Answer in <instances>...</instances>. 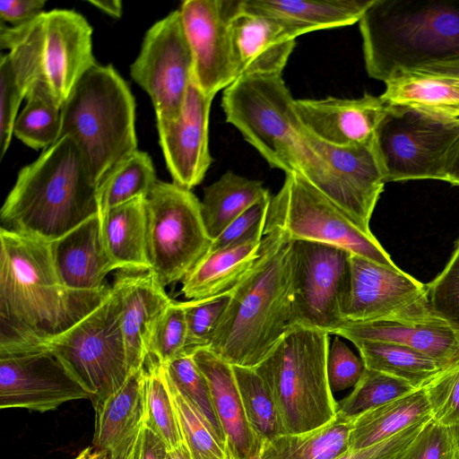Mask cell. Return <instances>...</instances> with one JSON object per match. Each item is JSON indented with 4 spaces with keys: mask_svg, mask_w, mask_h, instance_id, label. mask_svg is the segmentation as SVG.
<instances>
[{
    "mask_svg": "<svg viewBox=\"0 0 459 459\" xmlns=\"http://www.w3.org/2000/svg\"><path fill=\"white\" fill-rule=\"evenodd\" d=\"M329 335L293 325L255 368L272 393L287 434L310 431L336 418L327 377Z\"/></svg>",
    "mask_w": 459,
    "mask_h": 459,
    "instance_id": "8992f818",
    "label": "cell"
},
{
    "mask_svg": "<svg viewBox=\"0 0 459 459\" xmlns=\"http://www.w3.org/2000/svg\"><path fill=\"white\" fill-rule=\"evenodd\" d=\"M146 212L151 270L164 287L182 281L212 245L201 201L191 190L158 180L146 197Z\"/></svg>",
    "mask_w": 459,
    "mask_h": 459,
    "instance_id": "7c38bea8",
    "label": "cell"
},
{
    "mask_svg": "<svg viewBox=\"0 0 459 459\" xmlns=\"http://www.w3.org/2000/svg\"><path fill=\"white\" fill-rule=\"evenodd\" d=\"M230 299L229 290L215 297L185 301L188 353L209 347Z\"/></svg>",
    "mask_w": 459,
    "mask_h": 459,
    "instance_id": "ee69618b",
    "label": "cell"
},
{
    "mask_svg": "<svg viewBox=\"0 0 459 459\" xmlns=\"http://www.w3.org/2000/svg\"><path fill=\"white\" fill-rule=\"evenodd\" d=\"M365 367L347 344L336 336L327 355V377L333 393L353 387L359 380Z\"/></svg>",
    "mask_w": 459,
    "mask_h": 459,
    "instance_id": "681fc988",
    "label": "cell"
},
{
    "mask_svg": "<svg viewBox=\"0 0 459 459\" xmlns=\"http://www.w3.org/2000/svg\"><path fill=\"white\" fill-rule=\"evenodd\" d=\"M282 74L241 75L224 89L221 108L234 126L274 169L296 172L302 126Z\"/></svg>",
    "mask_w": 459,
    "mask_h": 459,
    "instance_id": "52a82bcc",
    "label": "cell"
},
{
    "mask_svg": "<svg viewBox=\"0 0 459 459\" xmlns=\"http://www.w3.org/2000/svg\"><path fill=\"white\" fill-rule=\"evenodd\" d=\"M26 105L13 125V136L34 150H46L59 137L61 106L41 82H37L26 96Z\"/></svg>",
    "mask_w": 459,
    "mask_h": 459,
    "instance_id": "8d00e7d4",
    "label": "cell"
},
{
    "mask_svg": "<svg viewBox=\"0 0 459 459\" xmlns=\"http://www.w3.org/2000/svg\"><path fill=\"white\" fill-rule=\"evenodd\" d=\"M163 367L171 383L191 402L226 445V437L213 406L208 382L196 365L193 354L186 353Z\"/></svg>",
    "mask_w": 459,
    "mask_h": 459,
    "instance_id": "b9f144b4",
    "label": "cell"
},
{
    "mask_svg": "<svg viewBox=\"0 0 459 459\" xmlns=\"http://www.w3.org/2000/svg\"><path fill=\"white\" fill-rule=\"evenodd\" d=\"M344 322H368L431 310L427 284L404 273L351 254ZM342 323V324H343Z\"/></svg>",
    "mask_w": 459,
    "mask_h": 459,
    "instance_id": "e0dca14e",
    "label": "cell"
},
{
    "mask_svg": "<svg viewBox=\"0 0 459 459\" xmlns=\"http://www.w3.org/2000/svg\"><path fill=\"white\" fill-rule=\"evenodd\" d=\"M359 23L372 79L459 75V0H373Z\"/></svg>",
    "mask_w": 459,
    "mask_h": 459,
    "instance_id": "7a4b0ae2",
    "label": "cell"
},
{
    "mask_svg": "<svg viewBox=\"0 0 459 459\" xmlns=\"http://www.w3.org/2000/svg\"><path fill=\"white\" fill-rule=\"evenodd\" d=\"M166 459H192L188 449L183 443L181 446L169 450L167 454Z\"/></svg>",
    "mask_w": 459,
    "mask_h": 459,
    "instance_id": "9f6ffc18",
    "label": "cell"
},
{
    "mask_svg": "<svg viewBox=\"0 0 459 459\" xmlns=\"http://www.w3.org/2000/svg\"><path fill=\"white\" fill-rule=\"evenodd\" d=\"M262 239L208 251L181 281L184 297L199 300L230 290L258 258Z\"/></svg>",
    "mask_w": 459,
    "mask_h": 459,
    "instance_id": "f1b7e54d",
    "label": "cell"
},
{
    "mask_svg": "<svg viewBox=\"0 0 459 459\" xmlns=\"http://www.w3.org/2000/svg\"><path fill=\"white\" fill-rule=\"evenodd\" d=\"M240 0H185L178 11L191 49L193 82L205 95L215 96L239 77L230 21Z\"/></svg>",
    "mask_w": 459,
    "mask_h": 459,
    "instance_id": "2e32d148",
    "label": "cell"
},
{
    "mask_svg": "<svg viewBox=\"0 0 459 459\" xmlns=\"http://www.w3.org/2000/svg\"><path fill=\"white\" fill-rule=\"evenodd\" d=\"M430 419V406L422 387L353 420L349 437V450L371 446Z\"/></svg>",
    "mask_w": 459,
    "mask_h": 459,
    "instance_id": "4dcf8cb0",
    "label": "cell"
},
{
    "mask_svg": "<svg viewBox=\"0 0 459 459\" xmlns=\"http://www.w3.org/2000/svg\"><path fill=\"white\" fill-rule=\"evenodd\" d=\"M88 3L113 18L122 15V2L119 0H90Z\"/></svg>",
    "mask_w": 459,
    "mask_h": 459,
    "instance_id": "11a10c76",
    "label": "cell"
},
{
    "mask_svg": "<svg viewBox=\"0 0 459 459\" xmlns=\"http://www.w3.org/2000/svg\"><path fill=\"white\" fill-rule=\"evenodd\" d=\"M232 368L247 418L263 444L287 434L272 393L255 368Z\"/></svg>",
    "mask_w": 459,
    "mask_h": 459,
    "instance_id": "f35d334b",
    "label": "cell"
},
{
    "mask_svg": "<svg viewBox=\"0 0 459 459\" xmlns=\"http://www.w3.org/2000/svg\"><path fill=\"white\" fill-rule=\"evenodd\" d=\"M166 378L183 443L192 459H230L226 445L191 402L171 383L167 375Z\"/></svg>",
    "mask_w": 459,
    "mask_h": 459,
    "instance_id": "60d3db41",
    "label": "cell"
},
{
    "mask_svg": "<svg viewBox=\"0 0 459 459\" xmlns=\"http://www.w3.org/2000/svg\"><path fill=\"white\" fill-rule=\"evenodd\" d=\"M42 80L62 107L79 80L96 65L92 28L73 10L43 13Z\"/></svg>",
    "mask_w": 459,
    "mask_h": 459,
    "instance_id": "ac0fdd59",
    "label": "cell"
},
{
    "mask_svg": "<svg viewBox=\"0 0 459 459\" xmlns=\"http://www.w3.org/2000/svg\"><path fill=\"white\" fill-rule=\"evenodd\" d=\"M292 240L264 233L259 256L230 290L209 348L232 366L255 368L291 327Z\"/></svg>",
    "mask_w": 459,
    "mask_h": 459,
    "instance_id": "3957f363",
    "label": "cell"
},
{
    "mask_svg": "<svg viewBox=\"0 0 459 459\" xmlns=\"http://www.w3.org/2000/svg\"><path fill=\"white\" fill-rule=\"evenodd\" d=\"M39 345L63 363L89 394L93 406L119 390L131 374L119 300L112 286L86 315Z\"/></svg>",
    "mask_w": 459,
    "mask_h": 459,
    "instance_id": "ba28073f",
    "label": "cell"
},
{
    "mask_svg": "<svg viewBox=\"0 0 459 459\" xmlns=\"http://www.w3.org/2000/svg\"><path fill=\"white\" fill-rule=\"evenodd\" d=\"M444 81L449 82L450 84L454 85L455 87L459 89V75H454V76H437Z\"/></svg>",
    "mask_w": 459,
    "mask_h": 459,
    "instance_id": "6f0895ef",
    "label": "cell"
},
{
    "mask_svg": "<svg viewBox=\"0 0 459 459\" xmlns=\"http://www.w3.org/2000/svg\"><path fill=\"white\" fill-rule=\"evenodd\" d=\"M431 310L459 331V239L445 268L427 284Z\"/></svg>",
    "mask_w": 459,
    "mask_h": 459,
    "instance_id": "f6af8a7d",
    "label": "cell"
},
{
    "mask_svg": "<svg viewBox=\"0 0 459 459\" xmlns=\"http://www.w3.org/2000/svg\"><path fill=\"white\" fill-rule=\"evenodd\" d=\"M185 301L171 300L157 320L148 346V357L160 365L187 352Z\"/></svg>",
    "mask_w": 459,
    "mask_h": 459,
    "instance_id": "7bdbcfd3",
    "label": "cell"
},
{
    "mask_svg": "<svg viewBox=\"0 0 459 459\" xmlns=\"http://www.w3.org/2000/svg\"><path fill=\"white\" fill-rule=\"evenodd\" d=\"M381 98L392 106L459 121V89L437 76L404 74L385 82Z\"/></svg>",
    "mask_w": 459,
    "mask_h": 459,
    "instance_id": "d6a6232c",
    "label": "cell"
},
{
    "mask_svg": "<svg viewBox=\"0 0 459 459\" xmlns=\"http://www.w3.org/2000/svg\"><path fill=\"white\" fill-rule=\"evenodd\" d=\"M424 387L437 423L459 427V362L442 370Z\"/></svg>",
    "mask_w": 459,
    "mask_h": 459,
    "instance_id": "7dc6e473",
    "label": "cell"
},
{
    "mask_svg": "<svg viewBox=\"0 0 459 459\" xmlns=\"http://www.w3.org/2000/svg\"><path fill=\"white\" fill-rule=\"evenodd\" d=\"M213 98L192 81L180 117L157 121L160 145L173 183L188 190L203 181L212 161L208 129Z\"/></svg>",
    "mask_w": 459,
    "mask_h": 459,
    "instance_id": "ffe728a7",
    "label": "cell"
},
{
    "mask_svg": "<svg viewBox=\"0 0 459 459\" xmlns=\"http://www.w3.org/2000/svg\"><path fill=\"white\" fill-rule=\"evenodd\" d=\"M418 390L398 377L365 368L352 391L337 402V416L352 421L361 414Z\"/></svg>",
    "mask_w": 459,
    "mask_h": 459,
    "instance_id": "ab89813d",
    "label": "cell"
},
{
    "mask_svg": "<svg viewBox=\"0 0 459 459\" xmlns=\"http://www.w3.org/2000/svg\"><path fill=\"white\" fill-rule=\"evenodd\" d=\"M131 373L145 365L154 325L172 300L150 270H117L113 284Z\"/></svg>",
    "mask_w": 459,
    "mask_h": 459,
    "instance_id": "603a6c76",
    "label": "cell"
},
{
    "mask_svg": "<svg viewBox=\"0 0 459 459\" xmlns=\"http://www.w3.org/2000/svg\"><path fill=\"white\" fill-rule=\"evenodd\" d=\"M158 179L147 152L136 150L120 161L98 186L99 213L138 197H147Z\"/></svg>",
    "mask_w": 459,
    "mask_h": 459,
    "instance_id": "d590c367",
    "label": "cell"
},
{
    "mask_svg": "<svg viewBox=\"0 0 459 459\" xmlns=\"http://www.w3.org/2000/svg\"><path fill=\"white\" fill-rule=\"evenodd\" d=\"M364 367L422 388L445 368L435 359L411 348L385 342L354 341Z\"/></svg>",
    "mask_w": 459,
    "mask_h": 459,
    "instance_id": "e575fe53",
    "label": "cell"
},
{
    "mask_svg": "<svg viewBox=\"0 0 459 459\" xmlns=\"http://www.w3.org/2000/svg\"><path fill=\"white\" fill-rule=\"evenodd\" d=\"M144 366L95 409L94 449L106 459H134L144 425Z\"/></svg>",
    "mask_w": 459,
    "mask_h": 459,
    "instance_id": "4316f807",
    "label": "cell"
},
{
    "mask_svg": "<svg viewBox=\"0 0 459 459\" xmlns=\"http://www.w3.org/2000/svg\"><path fill=\"white\" fill-rule=\"evenodd\" d=\"M398 459H459V427L430 419Z\"/></svg>",
    "mask_w": 459,
    "mask_h": 459,
    "instance_id": "bcb514c9",
    "label": "cell"
},
{
    "mask_svg": "<svg viewBox=\"0 0 459 459\" xmlns=\"http://www.w3.org/2000/svg\"><path fill=\"white\" fill-rule=\"evenodd\" d=\"M94 452L92 447L82 450L74 459H90Z\"/></svg>",
    "mask_w": 459,
    "mask_h": 459,
    "instance_id": "680465c9",
    "label": "cell"
},
{
    "mask_svg": "<svg viewBox=\"0 0 459 459\" xmlns=\"http://www.w3.org/2000/svg\"><path fill=\"white\" fill-rule=\"evenodd\" d=\"M107 252L116 270H150L146 197H138L100 216Z\"/></svg>",
    "mask_w": 459,
    "mask_h": 459,
    "instance_id": "f546056e",
    "label": "cell"
},
{
    "mask_svg": "<svg viewBox=\"0 0 459 459\" xmlns=\"http://www.w3.org/2000/svg\"><path fill=\"white\" fill-rule=\"evenodd\" d=\"M44 13V12H43ZM43 13L17 26L2 22L0 48V158L6 153L22 100L42 80Z\"/></svg>",
    "mask_w": 459,
    "mask_h": 459,
    "instance_id": "d6986e66",
    "label": "cell"
},
{
    "mask_svg": "<svg viewBox=\"0 0 459 459\" xmlns=\"http://www.w3.org/2000/svg\"><path fill=\"white\" fill-rule=\"evenodd\" d=\"M90 459H106L105 455L94 449V452Z\"/></svg>",
    "mask_w": 459,
    "mask_h": 459,
    "instance_id": "91938a15",
    "label": "cell"
},
{
    "mask_svg": "<svg viewBox=\"0 0 459 459\" xmlns=\"http://www.w3.org/2000/svg\"><path fill=\"white\" fill-rule=\"evenodd\" d=\"M351 253L335 246L293 240L291 326L326 331L343 323L351 284Z\"/></svg>",
    "mask_w": 459,
    "mask_h": 459,
    "instance_id": "4fadbf2b",
    "label": "cell"
},
{
    "mask_svg": "<svg viewBox=\"0 0 459 459\" xmlns=\"http://www.w3.org/2000/svg\"><path fill=\"white\" fill-rule=\"evenodd\" d=\"M50 247L56 272L67 290L98 293L108 287L104 279L116 267L104 244L100 213L50 242Z\"/></svg>",
    "mask_w": 459,
    "mask_h": 459,
    "instance_id": "d4e9b609",
    "label": "cell"
},
{
    "mask_svg": "<svg viewBox=\"0 0 459 459\" xmlns=\"http://www.w3.org/2000/svg\"><path fill=\"white\" fill-rule=\"evenodd\" d=\"M144 425L165 442L169 451L183 444L163 365L147 358L144 365Z\"/></svg>",
    "mask_w": 459,
    "mask_h": 459,
    "instance_id": "74e56055",
    "label": "cell"
},
{
    "mask_svg": "<svg viewBox=\"0 0 459 459\" xmlns=\"http://www.w3.org/2000/svg\"><path fill=\"white\" fill-rule=\"evenodd\" d=\"M97 191L76 143L62 137L19 171L2 227L53 242L99 213Z\"/></svg>",
    "mask_w": 459,
    "mask_h": 459,
    "instance_id": "277c9868",
    "label": "cell"
},
{
    "mask_svg": "<svg viewBox=\"0 0 459 459\" xmlns=\"http://www.w3.org/2000/svg\"><path fill=\"white\" fill-rule=\"evenodd\" d=\"M134 120L135 102L125 80L112 65L96 64L61 107L58 140L69 136L74 141L99 186L137 150Z\"/></svg>",
    "mask_w": 459,
    "mask_h": 459,
    "instance_id": "5b68a950",
    "label": "cell"
},
{
    "mask_svg": "<svg viewBox=\"0 0 459 459\" xmlns=\"http://www.w3.org/2000/svg\"><path fill=\"white\" fill-rule=\"evenodd\" d=\"M427 421L415 424L371 446L359 450H349L337 459H398Z\"/></svg>",
    "mask_w": 459,
    "mask_h": 459,
    "instance_id": "f907efd6",
    "label": "cell"
},
{
    "mask_svg": "<svg viewBox=\"0 0 459 459\" xmlns=\"http://www.w3.org/2000/svg\"><path fill=\"white\" fill-rule=\"evenodd\" d=\"M269 195L261 180L250 179L232 171L225 172L206 186L201 211L212 241L239 215Z\"/></svg>",
    "mask_w": 459,
    "mask_h": 459,
    "instance_id": "1f68e13d",
    "label": "cell"
},
{
    "mask_svg": "<svg viewBox=\"0 0 459 459\" xmlns=\"http://www.w3.org/2000/svg\"><path fill=\"white\" fill-rule=\"evenodd\" d=\"M169 449L160 437L143 425L134 459H166Z\"/></svg>",
    "mask_w": 459,
    "mask_h": 459,
    "instance_id": "f5cc1de1",
    "label": "cell"
},
{
    "mask_svg": "<svg viewBox=\"0 0 459 459\" xmlns=\"http://www.w3.org/2000/svg\"><path fill=\"white\" fill-rule=\"evenodd\" d=\"M445 181L453 186H459V140L452 152L446 171Z\"/></svg>",
    "mask_w": 459,
    "mask_h": 459,
    "instance_id": "db71d44e",
    "label": "cell"
},
{
    "mask_svg": "<svg viewBox=\"0 0 459 459\" xmlns=\"http://www.w3.org/2000/svg\"><path fill=\"white\" fill-rule=\"evenodd\" d=\"M458 140L459 121L390 105L377 129L373 148L385 183L445 181Z\"/></svg>",
    "mask_w": 459,
    "mask_h": 459,
    "instance_id": "30bf717a",
    "label": "cell"
},
{
    "mask_svg": "<svg viewBox=\"0 0 459 459\" xmlns=\"http://www.w3.org/2000/svg\"><path fill=\"white\" fill-rule=\"evenodd\" d=\"M89 398L63 363L43 345L0 349V408L53 411Z\"/></svg>",
    "mask_w": 459,
    "mask_h": 459,
    "instance_id": "9a60e30c",
    "label": "cell"
},
{
    "mask_svg": "<svg viewBox=\"0 0 459 459\" xmlns=\"http://www.w3.org/2000/svg\"><path fill=\"white\" fill-rule=\"evenodd\" d=\"M230 31L239 76L282 74L300 36L285 22L243 11L241 5L230 21Z\"/></svg>",
    "mask_w": 459,
    "mask_h": 459,
    "instance_id": "cb8c5ba5",
    "label": "cell"
},
{
    "mask_svg": "<svg viewBox=\"0 0 459 459\" xmlns=\"http://www.w3.org/2000/svg\"><path fill=\"white\" fill-rule=\"evenodd\" d=\"M273 230L292 241L335 246L382 265L399 268L372 232L359 227L297 172L286 173L281 189L272 196L264 232Z\"/></svg>",
    "mask_w": 459,
    "mask_h": 459,
    "instance_id": "9c48e42d",
    "label": "cell"
},
{
    "mask_svg": "<svg viewBox=\"0 0 459 459\" xmlns=\"http://www.w3.org/2000/svg\"><path fill=\"white\" fill-rule=\"evenodd\" d=\"M193 69L191 49L178 9L146 31L140 52L130 66L131 77L152 100L157 121L180 117L193 81Z\"/></svg>",
    "mask_w": 459,
    "mask_h": 459,
    "instance_id": "5bb4252c",
    "label": "cell"
},
{
    "mask_svg": "<svg viewBox=\"0 0 459 459\" xmlns=\"http://www.w3.org/2000/svg\"><path fill=\"white\" fill-rule=\"evenodd\" d=\"M351 430V421L336 415L320 428L264 442L259 459H337L349 451Z\"/></svg>",
    "mask_w": 459,
    "mask_h": 459,
    "instance_id": "836d02e7",
    "label": "cell"
},
{
    "mask_svg": "<svg viewBox=\"0 0 459 459\" xmlns=\"http://www.w3.org/2000/svg\"><path fill=\"white\" fill-rule=\"evenodd\" d=\"M350 342L377 341L403 345L444 368L459 362V331L432 310L368 322H344L330 332Z\"/></svg>",
    "mask_w": 459,
    "mask_h": 459,
    "instance_id": "44dd1931",
    "label": "cell"
},
{
    "mask_svg": "<svg viewBox=\"0 0 459 459\" xmlns=\"http://www.w3.org/2000/svg\"><path fill=\"white\" fill-rule=\"evenodd\" d=\"M271 199L272 195H267L239 215L212 241L208 251L263 238Z\"/></svg>",
    "mask_w": 459,
    "mask_h": 459,
    "instance_id": "c3c4849f",
    "label": "cell"
},
{
    "mask_svg": "<svg viewBox=\"0 0 459 459\" xmlns=\"http://www.w3.org/2000/svg\"><path fill=\"white\" fill-rule=\"evenodd\" d=\"M373 0H241L243 11L280 19L300 35L359 22Z\"/></svg>",
    "mask_w": 459,
    "mask_h": 459,
    "instance_id": "83f0119b",
    "label": "cell"
},
{
    "mask_svg": "<svg viewBox=\"0 0 459 459\" xmlns=\"http://www.w3.org/2000/svg\"><path fill=\"white\" fill-rule=\"evenodd\" d=\"M192 354L208 382L230 459H259L263 441L247 418L232 365L207 347Z\"/></svg>",
    "mask_w": 459,
    "mask_h": 459,
    "instance_id": "484cf974",
    "label": "cell"
},
{
    "mask_svg": "<svg viewBox=\"0 0 459 459\" xmlns=\"http://www.w3.org/2000/svg\"><path fill=\"white\" fill-rule=\"evenodd\" d=\"M297 173L332 201L362 230L385 184L373 144L337 146L305 129Z\"/></svg>",
    "mask_w": 459,
    "mask_h": 459,
    "instance_id": "8fae6325",
    "label": "cell"
},
{
    "mask_svg": "<svg viewBox=\"0 0 459 459\" xmlns=\"http://www.w3.org/2000/svg\"><path fill=\"white\" fill-rule=\"evenodd\" d=\"M45 4V0H2L0 18L2 22L21 25L42 13Z\"/></svg>",
    "mask_w": 459,
    "mask_h": 459,
    "instance_id": "816d5d0a",
    "label": "cell"
},
{
    "mask_svg": "<svg viewBox=\"0 0 459 459\" xmlns=\"http://www.w3.org/2000/svg\"><path fill=\"white\" fill-rule=\"evenodd\" d=\"M294 107L314 136L333 145L356 146L373 144L390 105L381 96L364 94L358 99H295Z\"/></svg>",
    "mask_w": 459,
    "mask_h": 459,
    "instance_id": "7402d4cb",
    "label": "cell"
},
{
    "mask_svg": "<svg viewBox=\"0 0 459 459\" xmlns=\"http://www.w3.org/2000/svg\"><path fill=\"white\" fill-rule=\"evenodd\" d=\"M0 349L38 346L60 334L103 298L67 290L50 242L1 227Z\"/></svg>",
    "mask_w": 459,
    "mask_h": 459,
    "instance_id": "6da1fadb",
    "label": "cell"
}]
</instances>
